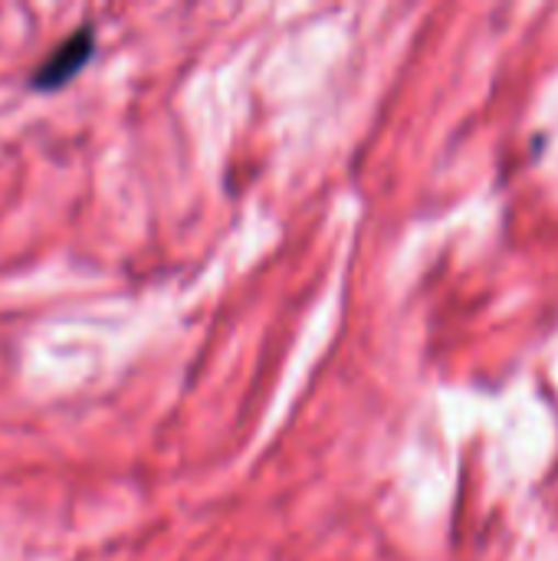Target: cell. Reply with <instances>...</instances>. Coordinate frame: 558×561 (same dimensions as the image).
Instances as JSON below:
<instances>
[{"mask_svg":"<svg viewBox=\"0 0 558 561\" xmlns=\"http://www.w3.org/2000/svg\"><path fill=\"white\" fill-rule=\"evenodd\" d=\"M92 46H95L92 30H89V26L76 30L69 39H62V43L49 53L46 62L36 66V72H33V89H46V92H49V89L66 85V82L89 62Z\"/></svg>","mask_w":558,"mask_h":561,"instance_id":"1","label":"cell"}]
</instances>
